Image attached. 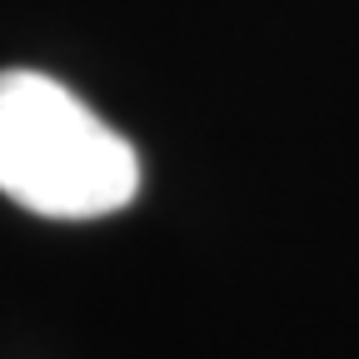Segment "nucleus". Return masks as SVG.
Returning a JSON list of instances; mask_svg holds the SVG:
<instances>
[{"label":"nucleus","instance_id":"nucleus-1","mask_svg":"<svg viewBox=\"0 0 359 359\" xmlns=\"http://www.w3.org/2000/svg\"><path fill=\"white\" fill-rule=\"evenodd\" d=\"M0 195L45 219H100L140 195V155L60 80L0 70Z\"/></svg>","mask_w":359,"mask_h":359}]
</instances>
